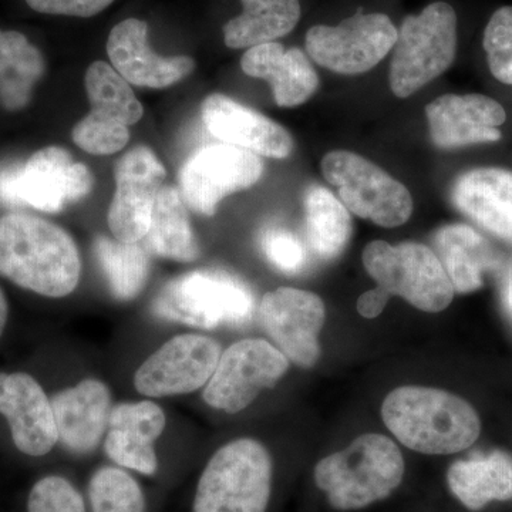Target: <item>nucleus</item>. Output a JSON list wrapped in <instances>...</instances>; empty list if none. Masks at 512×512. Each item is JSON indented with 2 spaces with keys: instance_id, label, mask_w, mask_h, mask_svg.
I'll return each mask as SVG.
<instances>
[{
  "instance_id": "nucleus-6",
  "label": "nucleus",
  "mask_w": 512,
  "mask_h": 512,
  "mask_svg": "<svg viewBox=\"0 0 512 512\" xmlns=\"http://www.w3.org/2000/svg\"><path fill=\"white\" fill-rule=\"evenodd\" d=\"M153 309L160 318L202 329L241 326L254 315V295L238 276L200 269L165 286Z\"/></svg>"
},
{
  "instance_id": "nucleus-2",
  "label": "nucleus",
  "mask_w": 512,
  "mask_h": 512,
  "mask_svg": "<svg viewBox=\"0 0 512 512\" xmlns=\"http://www.w3.org/2000/svg\"><path fill=\"white\" fill-rule=\"evenodd\" d=\"M387 429L404 446L431 456L460 453L476 443L480 417L466 400L446 390L404 386L384 399Z\"/></svg>"
},
{
  "instance_id": "nucleus-18",
  "label": "nucleus",
  "mask_w": 512,
  "mask_h": 512,
  "mask_svg": "<svg viewBox=\"0 0 512 512\" xmlns=\"http://www.w3.org/2000/svg\"><path fill=\"white\" fill-rule=\"evenodd\" d=\"M430 137L439 148L494 143L507 120L504 107L484 94H444L426 106Z\"/></svg>"
},
{
  "instance_id": "nucleus-17",
  "label": "nucleus",
  "mask_w": 512,
  "mask_h": 512,
  "mask_svg": "<svg viewBox=\"0 0 512 512\" xmlns=\"http://www.w3.org/2000/svg\"><path fill=\"white\" fill-rule=\"evenodd\" d=\"M201 113L212 136L256 156L282 160L295 147L291 133L281 124L224 94L208 96L202 101Z\"/></svg>"
},
{
  "instance_id": "nucleus-31",
  "label": "nucleus",
  "mask_w": 512,
  "mask_h": 512,
  "mask_svg": "<svg viewBox=\"0 0 512 512\" xmlns=\"http://www.w3.org/2000/svg\"><path fill=\"white\" fill-rule=\"evenodd\" d=\"M94 252L111 292L120 301H130L143 291L150 271L146 249L136 244L99 237L94 242Z\"/></svg>"
},
{
  "instance_id": "nucleus-29",
  "label": "nucleus",
  "mask_w": 512,
  "mask_h": 512,
  "mask_svg": "<svg viewBox=\"0 0 512 512\" xmlns=\"http://www.w3.org/2000/svg\"><path fill=\"white\" fill-rule=\"evenodd\" d=\"M144 241L153 254L173 261L192 262L200 255L185 202L177 188L163 187L158 192Z\"/></svg>"
},
{
  "instance_id": "nucleus-35",
  "label": "nucleus",
  "mask_w": 512,
  "mask_h": 512,
  "mask_svg": "<svg viewBox=\"0 0 512 512\" xmlns=\"http://www.w3.org/2000/svg\"><path fill=\"white\" fill-rule=\"evenodd\" d=\"M261 248L266 258L286 275L303 271L308 262V251L298 235L284 227H268L261 234Z\"/></svg>"
},
{
  "instance_id": "nucleus-11",
  "label": "nucleus",
  "mask_w": 512,
  "mask_h": 512,
  "mask_svg": "<svg viewBox=\"0 0 512 512\" xmlns=\"http://www.w3.org/2000/svg\"><path fill=\"white\" fill-rule=\"evenodd\" d=\"M288 369V357L266 340H239L221 353L205 386V403L229 414L242 412L262 390L274 387Z\"/></svg>"
},
{
  "instance_id": "nucleus-40",
  "label": "nucleus",
  "mask_w": 512,
  "mask_h": 512,
  "mask_svg": "<svg viewBox=\"0 0 512 512\" xmlns=\"http://www.w3.org/2000/svg\"><path fill=\"white\" fill-rule=\"evenodd\" d=\"M9 318V305L8 301H6L5 293H3L2 288H0V336L3 335V330L6 328V323H8Z\"/></svg>"
},
{
  "instance_id": "nucleus-12",
  "label": "nucleus",
  "mask_w": 512,
  "mask_h": 512,
  "mask_svg": "<svg viewBox=\"0 0 512 512\" xmlns=\"http://www.w3.org/2000/svg\"><path fill=\"white\" fill-rule=\"evenodd\" d=\"M262 174L261 157L221 143L197 151L181 168L178 183L185 204L198 214L212 217L224 198L251 188Z\"/></svg>"
},
{
  "instance_id": "nucleus-14",
  "label": "nucleus",
  "mask_w": 512,
  "mask_h": 512,
  "mask_svg": "<svg viewBox=\"0 0 512 512\" xmlns=\"http://www.w3.org/2000/svg\"><path fill=\"white\" fill-rule=\"evenodd\" d=\"M165 174L164 165L146 146L133 148L120 158L114 170L116 192L107 214L117 241L136 244L146 237Z\"/></svg>"
},
{
  "instance_id": "nucleus-16",
  "label": "nucleus",
  "mask_w": 512,
  "mask_h": 512,
  "mask_svg": "<svg viewBox=\"0 0 512 512\" xmlns=\"http://www.w3.org/2000/svg\"><path fill=\"white\" fill-rule=\"evenodd\" d=\"M0 414L20 453L43 457L59 443L52 399L28 373L0 372Z\"/></svg>"
},
{
  "instance_id": "nucleus-1",
  "label": "nucleus",
  "mask_w": 512,
  "mask_h": 512,
  "mask_svg": "<svg viewBox=\"0 0 512 512\" xmlns=\"http://www.w3.org/2000/svg\"><path fill=\"white\" fill-rule=\"evenodd\" d=\"M0 275L47 298L77 288L82 258L74 239L59 225L28 214L0 217Z\"/></svg>"
},
{
  "instance_id": "nucleus-24",
  "label": "nucleus",
  "mask_w": 512,
  "mask_h": 512,
  "mask_svg": "<svg viewBox=\"0 0 512 512\" xmlns=\"http://www.w3.org/2000/svg\"><path fill=\"white\" fill-rule=\"evenodd\" d=\"M451 493L471 511L512 498V458L504 451L458 460L447 471Z\"/></svg>"
},
{
  "instance_id": "nucleus-39",
  "label": "nucleus",
  "mask_w": 512,
  "mask_h": 512,
  "mask_svg": "<svg viewBox=\"0 0 512 512\" xmlns=\"http://www.w3.org/2000/svg\"><path fill=\"white\" fill-rule=\"evenodd\" d=\"M503 303L505 311L512 318V272L505 278L503 285Z\"/></svg>"
},
{
  "instance_id": "nucleus-36",
  "label": "nucleus",
  "mask_w": 512,
  "mask_h": 512,
  "mask_svg": "<svg viewBox=\"0 0 512 512\" xmlns=\"http://www.w3.org/2000/svg\"><path fill=\"white\" fill-rule=\"evenodd\" d=\"M74 144L94 156L119 153L130 140L128 127H111L83 117L72 131Z\"/></svg>"
},
{
  "instance_id": "nucleus-7",
  "label": "nucleus",
  "mask_w": 512,
  "mask_h": 512,
  "mask_svg": "<svg viewBox=\"0 0 512 512\" xmlns=\"http://www.w3.org/2000/svg\"><path fill=\"white\" fill-rule=\"evenodd\" d=\"M363 265L380 288L420 311L441 312L453 302L456 291L439 256L419 242H370L363 249Z\"/></svg>"
},
{
  "instance_id": "nucleus-28",
  "label": "nucleus",
  "mask_w": 512,
  "mask_h": 512,
  "mask_svg": "<svg viewBox=\"0 0 512 512\" xmlns=\"http://www.w3.org/2000/svg\"><path fill=\"white\" fill-rule=\"evenodd\" d=\"M45 73V59L28 37L0 29V103L9 111L22 110L33 87Z\"/></svg>"
},
{
  "instance_id": "nucleus-21",
  "label": "nucleus",
  "mask_w": 512,
  "mask_h": 512,
  "mask_svg": "<svg viewBox=\"0 0 512 512\" xmlns=\"http://www.w3.org/2000/svg\"><path fill=\"white\" fill-rule=\"evenodd\" d=\"M111 394L106 383L84 379L52 397L59 443L86 456L99 447L109 429Z\"/></svg>"
},
{
  "instance_id": "nucleus-22",
  "label": "nucleus",
  "mask_w": 512,
  "mask_h": 512,
  "mask_svg": "<svg viewBox=\"0 0 512 512\" xmlns=\"http://www.w3.org/2000/svg\"><path fill=\"white\" fill-rule=\"evenodd\" d=\"M242 72L271 84L279 107L301 106L319 87V76L311 60L298 47L285 49L271 42L249 47L241 59Z\"/></svg>"
},
{
  "instance_id": "nucleus-9",
  "label": "nucleus",
  "mask_w": 512,
  "mask_h": 512,
  "mask_svg": "<svg viewBox=\"0 0 512 512\" xmlns=\"http://www.w3.org/2000/svg\"><path fill=\"white\" fill-rule=\"evenodd\" d=\"M93 184L92 171L82 163H74L69 151L46 147L36 151L25 164L0 168V202L59 212L90 194Z\"/></svg>"
},
{
  "instance_id": "nucleus-10",
  "label": "nucleus",
  "mask_w": 512,
  "mask_h": 512,
  "mask_svg": "<svg viewBox=\"0 0 512 512\" xmlns=\"http://www.w3.org/2000/svg\"><path fill=\"white\" fill-rule=\"evenodd\" d=\"M397 29L383 13H362L336 26L316 25L306 33V50L313 62L330 72H369L392 52Z\"/></svg>"
},
{
  "instance_id": "nucleus-37",
  "label": "nucleus",
  "mask_w": 512,
  "mask_h": 512,
  "mask_svg": "<svg viewBox=\"0 0 512 512\" xmlns=\"http://www.w3.org/2000/svg\"><path fill=\"white\" fill-rule=\"evenodd\" d=\"M114 0H26L29 8L43 15L92 18L109 8Z\"/></svg>"
},
{
  "instance_id": "nucleus-4",
  "label": "nucleus",
  "mask_w": 512,
  "mask_h": 512,
  "mask_svg": "<svg viewBox=\"0 0 512 512\" xmlns=\"http://www.w3.org/2000/svg\"><path fill=\"white\" fill-rule=\"evenodd\" d=\"M271 454L254 439L215 451L202 470L192 512H266L272 494Z\"/></svg>"
},
{
  "instance_id": "nucleus-30",
  "label": "nucleus",
  "mask_w": 512,
  "mask_h": 512,
  "mask_svg": "<svg viewBox=\"0 0 512 512\" xmlns=\"http://www.w3.org/2000/svg\"><path fill=\"white\" fill-rule=\"evenodd\" d=\"M84 83L90 101L87 119L104 126L130 127L143 117V106L130 83L110 64H90Z\"/></svg>"
},
{
  "instance_id": "nucleus-3",
  "label": "nucleus",
  "mask_w": 512,
  "mask_h": 512,
  "mask_svg": "<svg viewBox=\"0 0 512 512\" xmlns=\"http://www.w3.org/2000/svg\"><path fill=\"white\" fill-rule=\"evenodd\" d=\"M404 470L399 447L382 434L369 433L322 458L315 483L335 510H360L389 497L402 484Z\"/></svg>"
},
{
  "instance_id": "nucleus-19",
  "label": "nucleus",
  "mask_w": 512,
  "mask_h": 512,
  "mask_svg": "<svg viewBox=\"0 0 512 512\" xmlns=\"http://www.w3.org/2000/svg\"><path fill=\"white\" fill-rule=\"evenodd\" d=\"M111 66L128 83L148 89H165L190 76L195 62L188 56L157 55L148 40L144 20L126 19L111 29L107 39Z\"/></svg>"
},
{
  "instance_id": "nucleus-26",
  "label": "nucleus",
  "mask_w": 512,
  "mask_h": 512,
  "mask_svg": "<svg viewBox=\"0 0 512 512\" xmlns=\"http://www.w3.org/2000/svg\"><path fill=\"white\" fill-rule=\"evenodd\" d=\"M241 15L224 26L229 49H249L275 42L292 32L301 19V0H241Z\"/></svg>"
},
{
  "instance_id": "nucleus-8",
  "label": "nucleus",
  "mask_w": 512,
  "mask_h": 512,
  "mask_svg": "<svg viewBox=\"0 0 512 512\" xmlns=\"http://www.w3.org/2000/svg\"><path fill=\"white\" fill-rule=\"evenodd\" d=\"M323 177L349 212L383 228L406 224L413 198L406 185L366 157L348 150L330 151L320 163Z\"/></svg>"
},
{
  "instance_id": "nucleus-33",
  "label": "nucleus",
  "mask_w": 512,
  "mask_h": 512,
  "mask_svg": "<svg viewBox=\"0 0 512 512\" xmlns=\"http://www.w3.org/2000/svg\"><path fill=\"white\" fill-rule=\"evenodd\" d=\"M483 45L490 72L512 86V6L495 10L485 26Z\"/></svg>"
},
{
  "instance_id": "nucleus-32",
  "label": "nucleus",
  "mask_w": 512,
  "mask_h": 512,
  "mask_svg": "<svg viewBox=\"0 0 512 512\" xmlns=\"http://www.w3.org/2000/svg\"><path fill=\"white\" fill-rule=\"evenodd\" d=\"M90 512H146L143 487L126 468L101 467L94 471L87 487Z\"/></svg>"
},
{
  "instance_id": "nucleus-15",
  "label": "nucleus",
  "mask_w": 512,
  "mask_h": 512,
  "mask_svg": "<svg viewBox=\"0 0 512 512\" xmlns=\"http://www.w3.org/2000/svg\"><path fill=\"white\" fill-rule=\"evenodd\" d=\"M259 315L269 338L291 362L303 369L316 365L320 330L326 320L320 296L302 289L278 288L265 293Z\"/></svg>"
},
{
  "instance_id": "nucleus-20",
  "label": "nucleus",
  "mask_w": 512,
  "mask_h": 512,
  "mask_svg": "<svg viewBox=\"0 0 512 512\" xmlns=\"http://www.w3.org/2000/svg\"><path fill=\"white\" fill-rule=\"evenodd\" d=\"M165 424L163 409L150 400L117 404L110 412L104 450L114 466L141 476H156L158 457L154 441L160 439Z\"/></svg>"
},
{
  "instance_id": "nucleus-23",
  "label": "nucleus",
  "mask_w": 512,
  "mask_h": 512,
  "mask_svg": "<svg viewBox=\"0 0 512 512\" xmlns=\"http://www.w3.org/2000/svg\"><path fill=\"white\" fill-rule=\"evenodd\" d=\"M451 200L478 227L512 244V173L476 168L457 178Z\"/></svg>"
},
{
  "instance_id": "nucleus-5",
  "label": "nucleus",
  "mask_w": 512,
  "mask_h": 512,
  "mask_svg": "<svg viewBox=\"0 0 512 512\" xmlns=\"http://www.w3.org/2000/svg\"><path fill=\"white\" fill-rule=\"evenodd\" d=\"M457 53V15L446 2L431 3L407 16L393 47L390 89L407 99L450 69Z\"/></svg>"
},
{
  "instance_id": "nucleus-27",
  "label": "nucleus",
  "mask_w": 512,
  "mask_h": 512,
  "mask_svg": "<svg viewBox=\"0 0 512 512\" xmlns=\"http://www.w3.org/2000/svg\"><path fill=\"white\" fill-rule=\"evenodd\" d=\"M306 244L323 261L338 258L352 237L348 208L333 192L313 184L303 197Z\"/></svg>"
},
{
  "instance_id": "nucleus-25",
  "label": "nucleus",
  "mask_w": 512,
  "mask_h": 512,
  "mask_svg": "<svg viewBox=\"0 0 512 512\" xmlns=\"http://www.w3.org/2000/svg\"><path fill=\"white\" fill-rule=\"evenodd\" d=\"M434 248L454 291L470 293L484 284V274L495 264L487 241L476 229L463 224L446 225L434 234Z\"/></svg>"
},
{
  "instance_id": "nucleus-34",
  "label": "nucleus",
  "mask_w": 512,
  "mask_h": 512,
  "mask_svg": "<svg viewBox=\"0 0 512 512\" xmlns=\"http://www.w3.org/2000/svg\"><path fill=\"white\" fill-rule=\"evenodd\" d=\"M26 512H89V507L72 481L45 476L30 488Z\"/></svg>"
},
{
  "instance_id": "nucleus-38",
  "label": "nucleus",
  "mask_w": 512,
  "mask_h": 512,
  "mask_svg": "<svg viewBox=\"0 0 512 512\" xmlns=\"http://www.w3.org/2000/svg\"><path fill=\"white\" fill-rule=\"evenodd\" d=\"M390 293L384 291L383 288L377 286L375 289H370L360 295L357 299V312L366 319H375L380 315L386 308L387 302L390 299Z\"/></svg>"
},
{
  "instance_id": "nucleus-13",
  "label": "nucleus",
  "mask_w": 512,
  "mask_h": 512,
  "mask_svg": "<svg viewBox=\"0 0 512 512\" xmlns=\"http://www.w3.org/2000/svg\"><path fill=\"white\" fill-rule=\"evenodd\" d=\"M221 353L220 343L208 336H175L138 367L134 386L146 397L195 392L210 382Z\"/></svg>"
}]
</instances>
